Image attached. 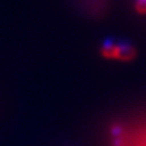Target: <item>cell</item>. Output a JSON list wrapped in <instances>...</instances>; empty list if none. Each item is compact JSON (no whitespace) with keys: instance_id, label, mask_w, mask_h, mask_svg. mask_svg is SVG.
Returning <instances> with one entry per match:
<instances>
[{"instance_id":"6da1fadb","label":"cell","mask_w":146,"mask_h":146,"mask_svg":"<svg viewBox=\"0 0 146 146\" xmlns=\"http://www.w3.org/2000/svg\"><path fill=\"white\" fill-rule=\"evenodd\" d=\"M102 56L110 61L118 62H130L135 58V49L129 44L108 42L101 49Z\"/></svg>"}]
</instances>
